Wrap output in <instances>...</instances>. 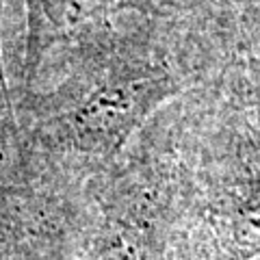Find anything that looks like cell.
Listing matches in <instances>:
<instances>
[{"mask_svg":"<svg viewBox=\"0 0 260 260\" xmlns=\"http://www.w3.org/2000/svg\"><path fill=\"white\" fill-rule=\"evenodd\" d=\"M225 65L260 54V0H202Z\"/></svg>","mask_w":260,"mask_h":260,"instance_id":"7a4b0ae2","label":"cell"},{"mask_svg":"<svg viewBox=\"0 0 260 260\" xmlns=\"http://www.w3.org/2000/svg\"><path fill=\"white\" fill-rule=\"evenodd\" d=\"M219 83L204 165L208 260L260 258V54L234 59Z\"/></svg>","mask_w":260,"mask_h":260,"instance_id":"6da1fadb","label":"cell"}]
</instances>
